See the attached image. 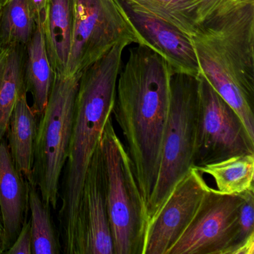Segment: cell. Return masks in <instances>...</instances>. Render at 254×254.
Returning <instances> with one entry per match:
<instances>
[{
  "label": "cell",
  "instance_id": "obj_1",
  "mask_svg": "<svg viewBox=\"0 0 254 254\" xmlns=\"http://www.w3.org/2000/svg\"><path fill=\"white\" fill-rule=\"evenodd\" d=\"M131 44L129 40L120 41L83 70L80 77L72 134L59 190L62 203L58 221L64 254H84L83 186L105 125L113 115L123 51Z\"/></svg>",
  "mask_w": 254,
  "mask_h": 254
},
{
  "label": "cell",
  "instance_id": "obj_2",
  "mask_svg": "<svg viewBox=\"0 0 254 254\" xmlns=\"http://www.w3.org/2000/svg\"><path fill=\"white\" fill-rule=\"evenodd\" d=\"M172 72L160 55L138 45L130 49L117 80L112 114L123 131L145 205L158 176Z\"/></svg>",
  "mask_w": 254,
  "mask_h": 254
},
{
  "label": "cell",
  "instance_id": "obj_3",
  "mask_svg": "<svg viewBox=\"0 0 254 254\" xmlns=\"http://www.w3.org/2000/svg\"><path fill=\"white\" fill-rule=\"evenodd\" d=\"M200 73L237 113L254 139V3H235L191 37Z\"/></svg>",
  "mask_w": 254,
  "mask_h": 254
},
{
  "label": "cell",
  "instance_id": "obj_4",
  "mask_svg": "<svg viewBox=\"0 0 254 254\" xmlns=\"http://www.w3.org/2000/svg\"><path fill=\"white\" fill-rule=\"evenodd\" d=\"M198 98L197 76L172 72L158 176L146 205L148 227L175 186L194 166Z\"/></svg>",
  "mask_w": 254,
  "mask_h": 254
},
{
  "label": "cell",
  "instance_id": "obj_5",
  "mask_svg": "<svg viewBox=\"0 0 254 254\" xmlns=\"http://www.w3.org/2000/svg\"><path fill=\"white\" fill-rule=\"evenodd\" d=\"M101 148L106 167L107 203L114 254H142L148 228L146 205L112 117L104 128Z\"/></svg>",
  "mask_w": 254,
  "mask_h": 254
},
{
  "label": "cell",
  "instance_id": "obj_6",
  "mask_svg": "<svg viewBox=\"0 0 254 254\" xmlns=\"http://www.w3.org/2000/svg\"><path fill=\"white\" fill-rule=\"evenodd\" d=\"M81 75L54 72L48 101L38 123L32 184L54 210L59 203L61 178L67 158Z\"/></svg>",
  "mask_w": 254,
  "mask_h": 254
},
{
  "label": "cell",
  "instance_id": "obj_7",
  "mask_svg": "<svg viewBox=\"0 0 254 254\" xmlns=\"http://www.w3.org/2000/svg\"><path fill=\"white\" fill-rule=\"evenodd\" d=\"M123 40L143 41L121 0H74L72 44L66 74H81Z\"/></svg>",
  "mask_w": 254,
  "mask_h": 254
},
{
  "label": "cell",
  "instance_id": "obj_8",
  "mask_svg": "<svg viewBox=\"0 0 254 254\" xmlns=\"http://www.w3.org/2000/svg\"><path fill=\"white\" fill-rule=\"evenodd\" d=\"M197 79L198 111L194 166L240 154H254V139L237 113L201 73Z\"/></svg>",
  "mask_w": 254,
  "mask_h": 254
},
{
  "label": "cell",
  "instance_id": "obj_9",
  "mask_svg": "<svg viewBox=\"0 0 254 254\" xmlns=\"http://www.w3.org/2000/svg\"><path fill=\"white\" fill-rule=\"evenodd\" d=\"M240 194L214 189L202 200L194 218L167 254H229L239 234Z\"/></svg>",
  "mask_w": 254,
  "mask_h": 254
},
{
  "label": "cell",
  "instance_id": "obj_10",
  "mask_svg": "<svg viewBox=\"0 0 254 254\" xmlns=\"http://www.w3.org/2000/svg\"><path fill=\"white\" fill-rule=\"evenodd\" d=\"M191 168L175 186L147 229L142 254H167L182 236L210 187Z\"/></svg>",
  "mask_w": 254,
  "mask_h": 254
},
{
  "label": "cell",
  "instance_id": "obj_11",
  "mask_svg": "<svg viewBox=\"0 0 254 254\" xmlns=\"http://www.w3.org/2000/svg\"><path fill=\"white\" fill-rule=\"evenodd\" d=\"M84 254H114L107 203V175L100 145L87 169L81 197Z\"/></svg>",
  "mask_w": 254,
  "mask_h": 254
},
{
  "label": "cell",
  "instance_id": "obj_12",
  "mask_svg": "<svg viewBox=\"0 0 254 254\" xmlns=\"http://www.w3.org/2000/svg\"><path fill=\"white\" fill-rule=\"evenodd\" d=\"M122 1V0H121ZM123 3L126 13L143 41L168 62L174 72L198 76V61L192 40L173 25L132 9Z\"/></svg>",
  "mask_w": 254,
  "mask_h": 254
},
{
  "label": "cell",
  "instance_id": "obj_13",
  "mask_svg": "<svg viewBox=\"0 0 254 254\" xmlns=\"http://www.w3.org/2000/svg\"><path fill=\"white\" fill-rule=\"evenodd\" d=\"M30 184L19 171L6 139L0 141V213L5 233L4 254L11 248L27 218Z\"/></svg>",
  "mask_w": 254,
  "mask_h": 254
},
{
  "label": "cell",
  "instance_id": "obj_14",
  "mask_svg": "<svg viewBox=\"0 0 254 254\" xmlns=\"http://www.w3.org/2000/svg\"><path fill=\"white\" fill-rule=\"evenodd\" d=\"M38 116L28 103L27 93L17 99L5 134L10 154L24 178L32 184Z\"/></svg>",
  "mask_w": 254,
  "mask_h": 254
},
{
  "label": "cell",
  "instance_id": "obj_15",
  "mask_svg": "<svg viewBox=\"0 0 254 254\" xmlns=\"http://www.w3.org/2000/svg\"><path fill=\"white\" fill-rule=\"evenodd\" d=\"M74 0H49L43 25L49 60L55 73L66 75L72 44Z\"/></svg>",
  "mask_w": 254,
  "mask_h": 254
},
{
  "label": "cell",
  "instance_id": "obj_16",
  "mask_svg": "<svg viewBox=\"0 0 254 254\" xmlns=\"http://www.w3.org/2000/svg\"><path fill=\"white\" fill-rule=\"evenodd\" d=\"M24 78L26 92L31 93L33 99L32 110L40 116L45 109L54 78L41 24H35L33 34L26 46Z\"/></svg>",
  "mask_w": 254,
  "mask_h": 254
},
{
  "label": "cell",
  "instance_id": "obj_17",
  "mask_svg": "<svg viewBox=\"0 0 254 254\" xmlns=\"http://www.w3.org/2000/svg\"><path fill=\"white\" fill-rule=\"evenodd\" d=\"M193 168L201 174L210 175L217 191L222 194H240L254 188V154L233 156Z\"/></svg>",
  "mask_w": 254,
  "mask_h": 254
},
{
  "label": "cell",
  "instance_id": "obj_18",
  "mask_svg": "<svg viewBox=\"0 0 254 254\" xmlns=\"http://www.w3.org/2000/svg\"><path fill=\"white\" fill-rule=\"evenodd\" d=\"M26 47H9L0 84V141L5 138L17 99L27 93L25 85Z\"/></svg>",
  "mask_w": 254,
  "mask_h": 254
},
{
  "label": "cell",
  "instance_id": "obj_19",
  "mask_svg": "<svg viewBox=\"0 0 254 254\" xmlns=\"http://www.w3.org/2000/svg\"><path fill=\"white\" fill-rule=\"evenodd\" d=\"M132 9L173 25L190 37L198 28L197 14L191 0H122Z\"/></svg>",
  "mask_w": 254,
  "mask_h": 254
},
{
  "label": "cell",
  "instance_id": "obj_20",
  "mask_svg": "<svg viewBox=\"0 0 254 254\" xmlns=\"http://www.w3.org/2000/svg\"><path fill=\"white\" fill-rule=\"evenodd\" d=\"M32 229V254H60L62 244L59 230L52 218L51 206L45 203L39 190L30 184L29 197Z\"/></svg>",
  "mask_w": 254,
  "mask_h": 254
},
{
  "label": "cell",
  "instance_id": "obj_21",
  "mask_svg": "<svg viewBox=\"0 0 254 254\" xmlns=\"http://www.w3.org/2000/svg\"><path fill=\"white\" fill-rule=\"evenodd\" d=\"M35 27L29 0H7L1 7L0 45L26 47Z\"/></svg>",
  "mask_w": 254,
  "mask_h": 254
},
{
  "label": "cell",
  "instance_id": "obj_22",
  "mask_svg": "<svg viewBox=\"0 0 254 254\" xmlns=\"http://www.w3.org/2000/svg\"><path fill=\"white\" fill-rule=\"evenodd\" d=\"M243 201L239 209V234L236 245L229 254L238 245L245 242L251 235L254 234V188L240 193Z\"/></svg>",
  "mask_w": 254,
  "mask_h": 254
},
{
  "label": "cell",
  "instance_id": "obj_23",
  "mask_svg": "<svg viewBox=\"0 0 254 254\" xmlns=\"http://www.w3.org/2000/svg\"><path fill=\"white\" fill-rule=\"evenodd\" d=\"M197 14L198 26L216 13L235 3H254V0H191Z\"/></svg>",
  "mask_w": 254,
  "mask_h": 254
},
{
  "label": "cell",
  "instance_id": "obj_24",
  "mask_svg": "<svg viewBox=\"0 0 254 254\" xmlns=\"http://www.w3.org/2000/svg\"><path fill=\"white\" fill-rule=\"evenodd\" d=\"M32 229L31 221L26 220L20 233L11 248L5 252L8 254H32Z\"/></svg>",
  "mask_w": 254,
  "mask_h": 254
},
{
  "label": "cell",
  "instance_id": "obj_25",
  "mask_svg": "<svg viewBox=\"0 0 254 254\" xmlns=\"http://www.w3.org/2000/svg\"><path fill=\"white\" fill-rule=\"evenodd\" d=\"M35 24L44 25L47 15L49 0H29Z\"/></svg>",
  "mask_w": 254,
  "mask_h": 254
},
{
  "label": "cell",
  "instance_id": "obj_26",
  "mask_svg": "<svg viewBox=\"0 0 254 254\" xmlns=\"http://www.w3.org/2000/svg\"><path fill=\"white\" fill-rule=\"evenodd\" d=\"M254 234L251 235L245 242L236 246L230 254H254Z\"/></svg>",
  "mask_w": 254,
  "mask_h": 254
},
{
  "label": "cell",
  "instance_id": "obj_27",
  "mask_svg": "<svg viewBox=\"0 0 254 254\" xmlns=\"http://www.w3.org/2000/svg\"><path fill=\"white\" fill-rule=\"evenodd\" d=\"M8 50H9V47H5L0 45V84H1L4 69H5Z\"/></svg>",
  "mask_w": 254,
  "mask_h": 254
},
{
  "label": "cell",
  "instance_id": "obj_28",
  "mask_svg": "<svg viewBox=\"0 0 254 254\" xmlns=\"http://www.w3.org/2000/svg\"><path fill=\"white\" fill-rule=\"evenodd\" d=\"M4 244H5V233H4L2 216L0 213V254H4Z\"/></svg>",
  "mask_w": 254,
  "mask_h": 254
},
{
  "label": "cell",
  "instance_id": "obj_29",
  "mask_svg": "<svg viewBox=\"0 0 254 254\" xmlns=\"http://www.w3.org/2000/svg\"><path fill=\"white\" fill-rule=\"evenodd\" d=\"M7 0H0V8L2 6V5H4V4L5 3V2H6Z\"/></svg>",
  "mask_w": 254,
  "mask_h": 254
},
{
  "label": "cell",
  "instance_id": "obj_30",
  "mask_svg": "<svg viewBox=\"0 0 254 254\" xmlns=\"http://www.w3.org/2000/svg\"><path fill=\"white\" fill-rule=\"evenodd\" d=\"M0 14H1V8H0Z\"/></svg>",
  "mask_w": 254,
  "mask_h": 254
}]
</instances>
